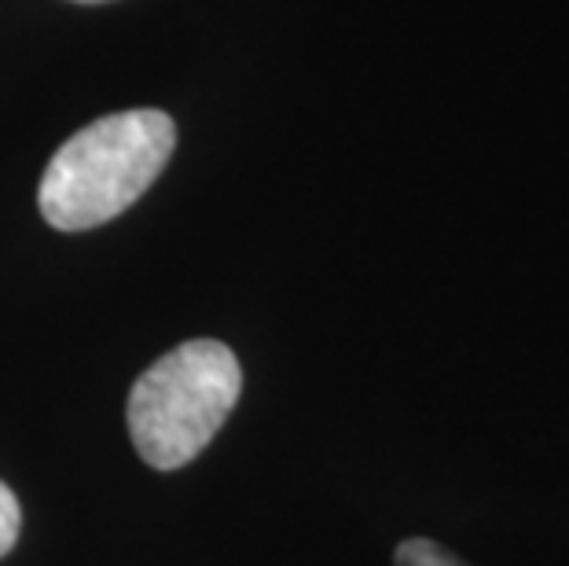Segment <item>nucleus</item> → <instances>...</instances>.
Listing matches in <instances>:
<instances>
[{
  "mask_svg": "<svg viewBox=\"0 0 569 566\" xmlns=\"http://www.w3.org/2000/svg\"><path fill=\"white\" fill-rule=\"evenodd\" d=\"M177 126L162 111H118L96 118L52 155L38 188L44 221L84 232L126 214L173 159Z\"/></svg>",
  "mask_w": 569,
  "mask_h": 566,
  "instance_id": "f257e3e1",
  "label": "nucleus"
},
{
  "mask_svg": "<svg viewBox=\"0 0 569 566\" xmlns=\"http://www.w3.org/2000/svg\"><path fill=\"white\" fill-rule=\"evenodd\" d=\"M243 394V368L217 339L169 349L129 394V435L154 471L188 467L213 441Z\"/></svg>",
  "mask_w": 569,
  "mask_h": 566,
  "instance_id": "f03ea898",
  "label": "nucleus"
},
{
  "mask_svg": "<svg viewBox=\"0 0 569 566\" xmlns=\"http://www.w3.org/2000/svg\"><path fill=\"white\" fill-rule=\"evenodd\" d=\"M393 566H470V563L452 556V552L441 548L438 540L411 537V540H401V545H397Z\"/></svg>",
  "mask_w": 569,
  "mask_h": 566,
  "instance_id": "7ed1b4c3",
  "label": "nucleus"
},
{
  "mask_svg": "<svg viewBox=\"0 0 569 566\" xmlns=\"http://www.w3.org/2000/svg\"><path fill=\"white\" fill-rule=\"evenodd\" d=\"M19 529H22V512H19V500L4 481H0V559L16 548L19 540Z\"/></svg>",
  "mask_w": 569,
  "mask_h": 566,
  "instance_id": "20e7f679",
  "label": "nucleus"
},
{
  "mask_svg": "<svg viewBox=\"0 0 569 566\" xmlns=\"http://www.w3.org/2000/svg\"><path fill=\"white\" fill-rule=\"evenodd\" d=\"M74 4H103V0H74Z\"/></svg>",
  "mask_w": 569,
  "mask_h": 566,
  "instance_id": "39448f33",
  "label": "nucleus"
}]
</instances>
